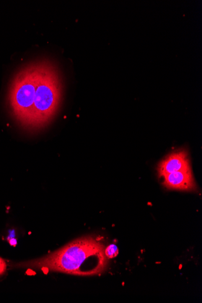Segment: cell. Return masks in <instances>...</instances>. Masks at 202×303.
<instances>
[{
	"mask_svg": "<svg viewBox=\"0 0 202 303\" xmlns=\"http://www.w3.org/2000/svg\"><path fill=\"white\" fill-rule=\"evenodd\" d=\"M162 177L163 185L168 189L190 191L197 188L191 169L171 173Z\"/></svg>",
	"mask_w": 202,
	"mask_h": 303,
	"instance_id": "cell-5",
	"label": "cell"
},
{
	"mask_svg": "<svg viewBox=\"0 0 202 303\" xmlns=\"http://www.w3.org/2000/svg\"><path fill=\"white\" fill-rule=\"evenodd\" d=\"M119 252L118 248L114 244L110 245L105 249V255L107 258H113L116 257Z\"/></svg>",
	"mask_w": 202,
	"mask_h": 303,
	"instance_id": "cell-6",
	"label": "cell"
},
{
	"mask_svg": "<svg viewBox=\"0 0 202 303\" xmlns=\"http://www.w3.org/2000/svg\"><path fill=\"white\" fill-rule=\"evenodd\" d=\"M6 271V263L5 261L0 257V275H2Z\"/></svg>",
	"mask_w": 202,
	"mask_h": 303,
	"instance_id": "cell-7",
	"label": "cell"
},
{
	"mask_svg": "<svg viewBox=\"0 0 202 303\" xmlns=\"http://www.w3.org/2000/svg\"><path fill=\"white\" fill-rule=\"evenodd\" d=\"M61 95V83L57 71L49 63L41 62L29 129H39L48 124L58 110Z\"/></svg>",
	"mask_w": 202,
	"mask_h": 303,
	"instance_id": "cell-2",
	"label": "cell"
},
{
	"mask_svg": "<svg viewBox=\"0 0 202 303\" xmlns=\"http://www.w3.org/2000/svg\"><path fill=\"white\" fill-rule=\"evenodd\" d=\"M191 169L188 153L184 150L173 152L159 164L157 171L160 177L171 173Z\"/></svg>",
	"mask_w": 202,
	"mask_h": 303,
	"instance_id": "cell-4",
	"label": "cell"
},
{
	"mask_svg": "<svg viewBox=\"0 0 202 303\" xmlns=\"http://www.w3.org/2000/svg\"><path fill=\"white\" fill-rule=\"evenodd\" d=\"M105 249L103 244L97 238L82 237L47 255L20 265L75 275H98L105 271L108 265Z\"/></svg>",
	"mask_w": 202,
	"mask_h": 303,
	"instance_id": "cell-1",
	"label": "cell"
},
{
	"mask_svg": "<svg viewBox=\"0 0 202 303\" xmlns=\"http://www.w3.org/2000/svg\"><path fill=\"white\" fill-rule=\"evenodd\" d=\"M41 62L30 64L15 76L9 92L10 105L17 120L30 128Z\"/></svg>",
	"mask_w": 202,
	"mask_h": 303,
	"instance_id": "cell-3",
	"label": "cell"
},
{
	"mask_svg": "<svg viewBox=\"0 0 202 303\" xmlns=\"http://www.w3.org/2000/svg\"><path fill=\"white\" fill-rule=\"evenodd\" d=\"M9 244L12 246H16L17 244V240L16 238H11L9 240Z\"/></svg>",
	"mask_w": 202,
	"mask_h": 303,
	"instance_id": "cell-8",
	"label": "cell"
}]
</instances>
